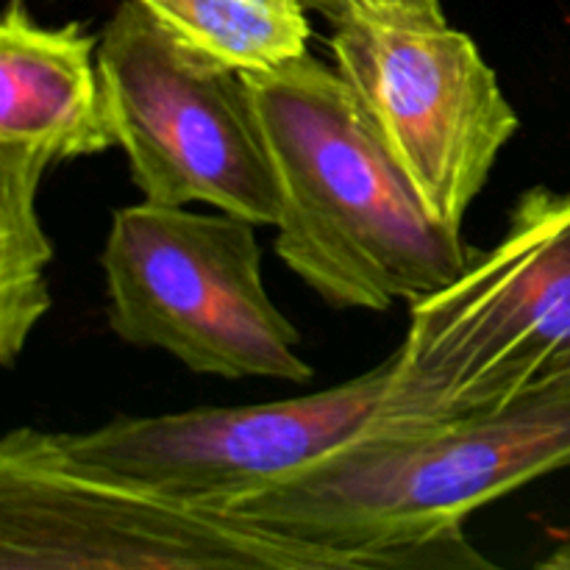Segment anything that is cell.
I'll return each instance as SVG.
<instances>
[{
    "label": "cell",
    "instance_id": "6da1fadb",
    "mask_svg": "<svg viewBox=\"0 0 570 570\" xmlns=\"http://www.w3.org/2000/svg\"><path fill=\"white\" fill-rule=\"evenodd\" d=\"M570 468V373L490 410L367 434L228 512L334 551L354 570L488 568L482 507Z\"/></svg>",
    "mask_w": 570,
    "mask_h": 570
},
{
    "label": "cell",
    "instance_id": "52a82bcc",
    "mask_svg": "<svg viewBox=\"0 0 570 570\" xmlns=\"http://www.w3.org/2000/svg\"><path fill=\"white\" fill-rule=\"evenodd\" d=\"M334 22V67L373 131L438 220L462 228L518 134L499 76L445 14L360 6Z\"/></svg>",
    "mask_w": 570,
    "mask_h": 570
},
{
    "label": "cell",
    "instance_id": "7a4b0ae2",
    "mask_svg": "<svg viewBox=\"0 0 570 570\" xmlns=\"http://www.w3.org/2000/svg\"><path fill=\"white\" fill-rule=\"evenodd\" d=\"M276 167V254L334 309L387 312L462 276L476 250L438 220L337 67L301 56L245 72Z\"/></svg>",
    "mask_w": 570,
    "mask_h": 570
},
{
    "label": "cell",
    "instance_id": "7c38bea8",
    "mask_svg": "<svg viewBox=\"0 0 570 570\" xmlns=\"http://www.w3.org/2000/svg\"><path fill=\"white\" fill-rule=\"evenodd\" d=\"M540 566L551 568V570H570V543L560 546V549H557L549 560L540 562Z\"/></svg>",
    "mask_w": 570,
    "mask_h": 570
},
{
    "label": "cell",
    "instance_id": "277c9868",
    "mask_svg": "<svg viewBox=\"0 0 570 570\" xmlns=\"http://www.w3.org/2000/svg\"><path fill=\"white\" fill-rule=\"evenodd\" d=\"M354 570L334 551L76 460L59 434L0 443V570Z\"/></svg>",
    "mask_w": 570,
    "mask_h": 570
},
{
    "label": "cell",
    "instance_id": "3957f363",
    "mask_svg": "<svg viewBox=\"0 0 570 570\" xmlns=\"http://www.w3.org/2000/svg\"><path fill=\"white\" fill-rule=\"evenodd\" d=\"M570 373V189L532 187L490 250L417 301L384 429L490 410Z\"/></svg>",
    "mask_w": 570,
    "mask_h": 570
},
{
    "label": "cell",
    "instance_id": "30bf717a",
    "mask_svg": "<svg viewBox=\"0 0 570 570\" xmlns=\"http://www.w3.org/2000/svg\"><path fill=\"white\" fill-rule=\"evenodd\" d=\"M156 20L212 59L271 72L306 56L312 26L301 0H139Z\"/></svg>",
    "mask_w": 570,
    "mask_h": 570
},
{
    "label": "cell",
    "instance_id": "ba28073f",
    "mask_svg": "<svg viewBox=\"0 0 570 570\" xmlns=\"http://www.w3.org/2000/svg\"><path fill=\"white\" fill-rule=\"evenodd\" d=\"M395 351L362 376L298 399L115 417L59 434L76 460L195 507L228 510L384 429Z\"/></svg>",
    "mask_w": 570,
    "mask_h": 570
},
{
    "label": "cell",
    "instance_id": "8992f818",
    "mask_svg": "<svg viewBox=\"0 0 570 570\" xmlns=\"http://www.w3.org/2000/svg\"><path fill=\"white\" fill-rule=\"evenodd\" d=\"M98 70L115 142L145 200L276 226V167L243 70L173 33L139 0H122L100 31Z\"/></svg>",
    "mask_w": 570,
    "mask_h": 570
},
{
    "label": "cell",
    "instance_id": "5b68a950",
    "mask_svg": "<svg viewBox=\"0 0 570 570\" xmlns=\"http://www.w3.org/2000/svg\"><path fill=\"white\" fill-rule=\"evenodd\" d=\"M256 228L145 198L117 209L100 254L111 332L200 376L309 384L298 328L267 295Z\"/></svg>",
    "mask_w": 570,
    "mask_h": 570
},
{
    "label": "cell",
    "instance_id": "8fae6325",
    "mask_svg": "<svg viewBox=\"0 0 570 570\" xmlns=\"http://www.w3.org/2000/svg\"><path fill=\"white\" fill-rule=\"evenodd\" d=\"M301 3L306 6V9H315L321 11V14H326L328 20H337L340 14H345V11L351 9H360V6H410V9H421V11H429V14H440L443 17V3L440 0H301Z\"/></svg>",
    "mask_w": 570,
    "mask_h": 570
},
{
    "label": "cell",
    "instance_id": "9c48e42d",
    "mask_svg": "<svg viewBox=\"0 0 570 570\" xmlns=\"http://www.w3.org/2000/svg\"><path fill=\"white\" fill-rule=\"evenodd\" d=\"M117 148L98 70V37L81 22L39 26L26 0L0 22V362L11 367L50 312L53 245L39 184L61 161Z\"/></svg>",
    "mask_w": 570,
    "mask_h": 570
}]
</instances>
